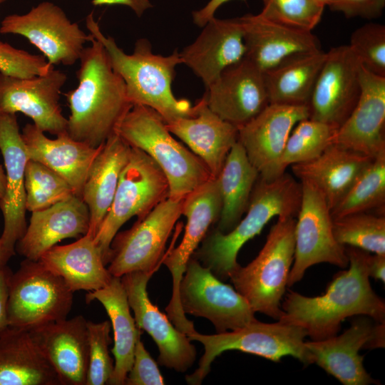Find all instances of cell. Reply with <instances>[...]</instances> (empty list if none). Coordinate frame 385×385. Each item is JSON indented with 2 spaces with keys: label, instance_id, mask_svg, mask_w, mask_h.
<instances>
[{
  "label": "cell",
  "instance_id": "1",
  "mask_svg": "<svg viewBox=\"0 0 385 385\" xmlns=\"http://www.w3.org/2000/svg\"><path fill=\"white\" fill-rule=\"evenodd\" d=\"M346 248L349 267L338 272L326 292L306 297L289 292L282 303L278 321L303 329L312 340L337 335L347 317L367 316L385 322V303L371 287L368 270L370 253L356 247Z\"/></svg>",
  "mask_w": 385,
  "mask_h": 385
},
{
  "label": "cell",
  "instance_id": "2",
  "mask_svg": "<svg viewBox=\"0 0 385 385\" xmlns=\"http://www.w3.org/2000/svg\"><path fill=\"white\" fill-rule=\"evenodd\" d=\"M79 61L78 86L63 94L70 109L67 133L76 141L98 148L115 133L133 105L100 41L93 38Z\"/></svg>",
  "mask_w": 385,
  "mask_h": 385
},
{
  "label": "cell",
  "instance_id": "3",
  "mask_svg": "<svg viewBox=\"0 0 385 385\" xmlns=\"http://www.w3.org/2000/svg\"><path fill=\"white\" fill-rule=\"evenodd\" d=\"M86 28L107 52L114 71L122 78L131 104L148 106L158 112L166 123L189 117L194 106L187 99L177 98L172 91L175 68L183 63L175 50L168 56L153 53L147 39H138L131 54L125 53L111 36H106L91 12L86 19Z\"/></svg>",
  "mask_w": 385,
  "mask_h": 385
},
{
  "label": "cell",
  "instance_id": "4",
  "mask_svg": "<svg viewBox=\"0 0 385 385\" xmlns=\"http://www.w3.org/2000/svg\"><path fill=\"white\" fill-rule=\"evenodd\" d=\"M301 198V183L289 173L271 180L259 178L244 218L227 233L215 228L208 231L192 257L210 269L218 279H230L240 267L237 257L241 247L259 235L274 217H296Z\"/></svg>",
  "mask_w": 385,
  "mask_h": 385
},
{
  "label": "cell",
  "instance_id": "5",
  "mask_svg": "<svg viewBox=\"0 0 385 385\" xmlns=\"http://www.w3.org/2000/svg\"><path fill=\"white\" fill-rule=\"evenodd\" d=\"M115 133L158 165L168 180L170 198L183 199L213 178L203 161L177 141L162 116L148 106L133 105Z\"/></svg>",
  "mask_w": 385,
  "mask_h": 385
},
{
  "label": "cell",
  "instance_id": "6",
  "mask_svg": "<svg viewBox=\"0 0 385 385\" xmlns=\"http://www.w3.org/2000/svg\"><path fill=\"white\" fill-rule=\"evenodd\" d=\"M296 217L278 218L258 255L233 272L230 279L255 312L278 320L294 261Z\"/></svg>",
  "mask_w": 385,
  "mask_h": 385
},
{
  "label": "cell",
  "instance_id": "7",
  "mask_svg": "<svg viewBox=\"0 0 385 385\" xmlns=\"http://www.w3.org/2000/svg\"><path fill=\"white\" fill-rule=\"evenodd\" d=\"M307 336L303 329L279 321L264 323L255 320L233 331L210 335L195 331L188 337L191 341L201 343L204 353L198 367L186 376V381L192 385L201 384L214 359L228 350L241 351L272 361H279L283 356H291L305 365L311 364L312 357L304 341Z\"/></svg>",
  "mask_w": 385,
  "mask_h": 385
},
{
  "label": "cell",
  "instance_id": "8",
  "mask_svg": "<svg viewBox=\"0 0 385 385\" xmlns=\"http://www.w3.org/2000/svg\"><path fill=\"white\" fill-rule=\"evenodd\" d=\"M8 325L29 330L67 318L73 292L39 261L25 258L7 279Z\"/></svg>",
  "mask_w": 385,
  "mask_h": 385
},
{
  "label": "cell",
  "instance_id": "9",
  "mask_svg": "<svg viewBox=\"0 0 385 385\" xmlns=\"http://www.w3.org/2000/svg\"><path fill=\"white\" fill-rule=\"evenodd\" d=\"M168 196V180L158 165L144 151L131 147L111 206L93 238L106 265L121 226L133 216L143 218Z\"/></svg>",
  "mask_w": 385,
  "mask_h": 385
},
{
  "label": "cell",
  "instance_id": "10",
  "mask_svg": "<svg viewBox=\"0 0 385 385\" xmlns=\"http://www.w3.org/2000/svg\"><path fill=\"white\" fill-rule=\"evenodd\" d=\"M183 199L168 197L145 217L137 219L130 229L117 232L111 244L107 268L112 276L121 277L129 272L158 270L168 240L182 215Z\"/></svg>",
  "mask_w": 385,
  "mask_h": 385
},
{
  "label": "cell",
  "instance_id": "11",
  "mask_svg": "<svg viewBox=\"0 0 385 385\" xmlns=\"http://www.w3.org/2000/svg\"><path fill=\"white\" fill-rule=\"evenodd\" d=\"M300 183L302 198L295 222L294 255L288 287L300 281L312 265L325 262L345 268L349 265L346 247L334 237L331 210L324 197L312 183Z\"/></svg>",
  "mask_w": 385,
  "mask_h": 385
},
{
  "label": "cell",
  "instance_id": "12",
  "mask_svg": "<svg viewBox=\"0 0 385 385\" xmlns=\"http://www.w3.org/2000/svg\"><path fill=\"white\" fill-rule=\"evenodd\" d=\"M222 209V198L217 178H211L188 194L183 199L182 215L187 219L185 232L180 245L164 256L162 262L173 278L171 299L165 308L167 316L180 332L188 334L194 330V324L183 311L179 287L186 265L201 243L210 227L217 222Z\"/></svg>",
  "mask_w": 385,
  "mask_h": 385
},
{
  "label": "cell",
  "instance_id": "13",
  "mask_svg": "<svg viewBox=\"0 0 385 385\" xmlns=\"http://www.w3.org/2000/svg\"><path fill=\"white\" fill-rule=\"evenodd\" d=\"M179 298L185 314L208 319L217 333L233 331L257 320L247 300L194 257L186 265Z\"/></svg>",
  "mask_w": 385,
  "mask_h": 385
},
{
  "label": "cell",
  "instance_id": "14",
  "mask_svg": "<svg viewBox=\"0 0 385 385\" xmlns=\"http://www.w3.org/2000/svg\"><path fill=\"white\" fill-rule=\"evenodd\" d=\"M0 34H17L35 46L53 66H73L93 36L72 22L61 7L43 1L24 14H11L1 22Z\"/></svg>",
  "mask_w": 385,
  "mask_h": 385
},
{
  "label": "cell",
  "instance_id": "15",
  "mask_svg": "<svg viewBox=\"0 0 385 385\" xmlns=\"http://www.w3.org/2000/svg\"><path fill=\"white\" fill-rule=\"evenodd\" d=\"M384 322L360 315L342 334L305 342L314 363L344 385L377 384L365 369L362 349L384 348Z\"/></svg>",
  "mask_w": 385,
  "mask_h": 385
},
{
  "label": "cell",
  "instance_id": "16",
  "mask_svg": "<svg viewBox=\"0 0 385 385\" xmlns=\"http://www.w3.org/2000/svg\"><path fill=\"white\" fill-rule=\"evenodd\" d=\"M154 272H133L120 277L134 319L155 342L160 365L185 372L194 364L196 349L188 335L179 331L168 317L149 299L147 284Z\"/></svg>",
  "mask_w": 385,
  "mask_h": 385
},
{
  "label": "cell",
  "instance_id": "17",
  "mask_svg": "<svg viewBox=\"0 0 385 385\" xmlns=\"http://www.w3.org/2000/svg\"><path fill=\"white\" fill-rule=\"evenodd\" d=\"M309 117L307 104L269 103L238 128V141L260 178L271 180L282 175L279 163L287 139L294 125Z\"/></svg>",
  "mask_w": 385,
  "mask_h": 385
},
{
  "label": "cell",
  "instance_id": "18",
  "mask_svg": "<svg viewBox=\"0 0 385 385\" xmlns=\"http://www.w3.org/2000/svg\"><path fill=\"white\" fill-rule=\"evenodd\" d=\"M67 75L54 68L31 78L0 73V114L21 113L43 132L58 135L67 132L68 120L59 103Z\"/></svg>",
  "mask_w": 385,
  "mask_h": 385
},
{
  "label": "cell",
  "instance_id": "19",
  "mask_svg": "<svg viewBox=\"0 0 385 385\" xmlns=\"http://www.w3.org/2000/svg\"><path fill=\"white\" fill-rule=\"evenodd\" d=\"M360 66L349 45L327 52L308 103L309 118L338 128L344 123L360 96Z\"/></svg>",
  "mask_w": 385,
  "mask_h": 385
},
{
  "label": "cell",
  "instance_id": "20",
  "mask_svg": "<svg viewBox=\"0 0 385 385\" xmlns=\"http://www.w3.org/2000/svg\"><path fill=\"white\" fill-rule=\"evenodd\" d=\"M206 88L210 109L237 128L270 103L264 72L246 57L225 68Z\"/></svg>",
  "mask_w": 385,
  "mask_h": 385
},
{
  "label": "cell",
  "instance_id": "21",
  "mask_svg": "<svg viewBox=\"0 0 385 385\" xmlns=\"http://www.w3.org/2000/svg\"><path fill=\"white\" fill-rule=\"evenodd\" d=\"M0 151L6 178L5 194L0 199V209L4 217L0 240L11 257L15 255L17 242L27 227L25 171L29 160L15 113L0 114Z\"/></svg>",
  "mask_w": 385,
  "mask_h": 385
},
{
  "label": "cell",
  "instance_id": "22",
  "mask_svg": "<svg viewBox=\"0 0 385 385\" xmlns=\"http://www.w3.org/2000/svg\"><path fill=\"white\" fill-rule=\"evenodd\" d=\"M359 82V100L337 129L334 143L374 158L385 152V77L361 64Z\"/></svg>",
  "mask_w": 385,
  "mask_h": 385
},
{
  "label": "cell",
  "instance_id": "23",
  "mask_svg": "<svg viewBox=\"0 0 385 385\" xmlns=\"http://www.w3.org/2000/svg\"><path fill=\"white\" fill-rule=\"evenodd\" d=\"M61 385H86L89 363L87 320L78 315L29 330Z\"/></svg>",
  "mask_w": 385,
  "mask_h": 385
},
{
  "label": "cell",
  "instance_id": "24",
  "mask_svg": "<svg viewBox=\"0 0 385 385\" xmlns=\"http://www.w3.org/2000/svg\"><path fill=\"white\" fill-rule=\"evenodd\" d=\"M246 48L239 18L215 16L203 26L197 38L180 56L207 88L230 66L245 57Z\"/></svg>",
  "mask_w": 385,
  "mask_h": 385
},
{
  "label": "cell",
  "instance_id": "25",
  "mask_svg": "<svg viewBox=\"0 0 385 385\" xmlns=\"http://www.w3.org/2000/svg\"><path fill=\"white\" fill-rule=\"evenodd\" d=\"M90 214L81 197L71 195L53 205L31 212L29 225L16 250L25 258L38 261L43 254L67 238L88 233Z\"/></svg>",
  "mask_w": 385,
  "mask_h": 385
},
{
  "label": "cell",
  "instance_id": "26",
  "mask_svg": "<svg viewBox=\"0 0 385 385\" xmlns=\"http://www.w3.org/2000/svg\"><path fill=\"white\" fill-rule=\"evenodd\" d=\"M239 19L245 57L263 72L293 56L322 50L319 39L312 31L278 24L260 14H246Z\"/></svg>",
  "mask_w": 385,
  "mask_h": 385
},
{
  "label": "cell",
  "instance_id": "27",
  "mask_svg": "<svg viewBox=\"0 0 385 385\" xmlns=\"http://www.w3.org/2000/svg\"><path fill=\"white\" fill-rule=\"evenodd\" d=\"M165 124L172 134L203 161L213 178L218 176L228 153L238 140L237 127L212 111L205 96L194 105L192 115Z\"/></svg>",
  "mask_w": 385,
  "mask_h": 385
},
{
  "label": "cell",
  "instance_id": "28",
  "mask_svg": "<svg viewBox=\"0 0 385 385\" xmlns=\"http://www.w3.org/2000/svg\"><path fill=\"white\" fill-rule=\"evenodd\" d=\"M21 137L29 160L56 172L70 185L73 194L81 197L90 168L103 145L91 147L73 140L67 132L51 139L34 123L23 128Z\"/></svg>",
  "mask_w": 385,
  "mask_h": 385
},
{
  "label": "cell",
  "instance_id": "29",
  "mask_svg": "<svg viewBox=\"0 0 385 385\" xmlns=\"http://www.w3.org/2000/svg\"><path fill=\"white\" fill-rule=\"evenodd\" d=\"M372 159L332 143L316 158L291 167L299 180H307L319 190L332 210Z\"/></svg>",
  "mask_w": 385,
  "mask_h": 385
},
{
  "label": "cell",
  "instance_id": "30",
  "mask_svg": "<svg viewBox=\"0 0 385 385\" xmlns=\"http://www.w3.org/2000/svg\"><path fill=\"white\" fill-rule=\"evenodd\" d=\"M93 236L87 233L73 243L54 245L38 261L61 277L73 292L96 291L106 286L112 275L106 268Z\"/></svg>",
  "mask_w": 385,
  "mask_h": 385
},
{
  "label": "cell",
  "instance_id": "31",
  "mask_svg": "<svg viewBox=\"0 0 385 385\" xmlns=\"http://www.w3.org/2000/svg\"><path fill=\"white\" fill-rule=\"evenodd\" d=\"M0 385H61L29 330L7 326L0 331Z\"/></svg>",
  "mask_w": 385,
  "mask_h": 385
},
{
  "label": "cell",
  "instance_id": "32",
  "mask_svg": "<svg viewBox=\"0 0 385 385\" xmlns=\"http://www.w3.org/2000/svg\"><path fill=\"white\" fill-rule=\"evenodd\" d=\"M131 147L115 133L103 144L85 181L81 198L90 214L88 233L95 237L108 213Z\"/></svg>",
  "mask_w": 385,
  "mask_h": 385
},
{
  "label": "cell",
  "instance_id": "33",
  "mask_svg": "<svg viewBox=\"0 0 385 385\" xmlns=\"http://www.w3.org/2000/svg\"><path fill=\"white\" fill-rule=\"evenodd\" d=\"M98 301L108 315L113 331L114 346L111 351L115 358L113 374L107 384L124 385L130 371L136 342L141 331L130 314L127 295L120 277L113 276L101 289L88 292L86 302Z\"/></svg>",
  "mask_w": 385,
  "mask_h": 385
},
{
  "label": "cell",
  "instance_id": "34",
  "mask_svg": "<svg viewBox=\"0 0 385 385\" xmlns=\"http://www.w3.org/2000/svg\"><path fill=\"white\" fill-rule=\"evenodd\" d=\"M260 178L241 143L237 140L228 153L217 177L222 209L215 227L222 233L232 230L249 206L254 187Z\"/></svg>",
  "mask_w": 385,
  "mask_h": 385
},
{
  "label": "cell",
  "instance_id": "35",
  "mask_svg": "<svg viewBox=\"0 0 385 385\" xmlns=\"http://www.w3.org/2000/svg\"><path fill=\"white\" fill-rule=\"evenodd\" d=\"M326 57L322 50L300 53L264 71L270 103L308 105Z\"/></svg>",
  "mask_w": 385,
  "mask_h": 385
},
{
  "label": "cell",
  "instance_id": "36",
  "mask_svg": "<svg viewBox=\"0 0 385 385\" xmlns=\"http://www.w3.org/2000/svg\"><path fill=\"white\" fill-rule=\"evenodd\" d=\"M385 204V152L374 158L341 201L331 210L332 219Z\"/></svg>",
  "mask_w": 385,
  "mask_h": 385
},
{
  "label": "cell",
  "instance_id": "37",
  "mask_svg": "<svg viewBox=\"0 0 385 385\" xmlns=\"http://www.w3.org/2000/svg\"><path fill=\"white\" fill-rule=\"evenodd\" d=\"M338 128L311 118L299 121L293 128L280 158V173H285L289 165L307 162L318 157L334 143Z\"/></svg>",
  "mask_w": 385,
  "mask_h": 385
},
{
  "label": "cell",
  "instance_id": "38",
  "mask_svg": "<svg viewBox=\"0 0 385 385\" xmlns=\"http://www.w3.org/2000/svg\"><path fill=\"white\" fill-rule=\"evenodd\" d=\"M333 232L342 245L385 255V217L367 212L333 219Z\"/></svg>",
  "mask_w": 385,
  "mask_h": 385
},
{
  "label": "cell",
  "instance_id": "39",
  "mask_svg": "<svg viewBox=\"0 0 385 385\" xmlns=\"http://www.w3.org/2000/svg\"><path fill=\"white\" fill-rule=\"evenodd\" d=\"M324 8L316 0H263L259 14L278 24L312 31L320 21Z\"/></svg>",
  "mask_w": 385,
  "mask_h": 385
},
{
  "label": "cell",
  "instance_id": "40",
  "mask_svg": "<svg viewBox=\"0 0 385 385\" xmlns=\"http://www.w3.org/2000/svg\"><path fill=\"white\" fill-rule=\"evenodd\" d=\"M89 345V363L86 385L107 384L113 371L114 364L109 354L111 323L87 321Z\"/></svg>",
  "mask_w": 385,
  "mask_h": 385
},
{
  "label": "cell",
  "instance_id": "41",
  "mask_svg": "<svg viewBox=\"0 0 385 385\" xmlns=\"http://www.w3.org/2000/svg\"><path fill=\"white\" fill-rule=\"evenodd\" d=\"M351 49L361 64L372 73L385 77V26L369 23L356 29L350 38Z\"/></svg>",
  "mask_w": 385,
  "mask_h": 385
},
{
  "label": "cell",
  "instance_id": "42",
  "mask_svg": "<svg viewBox=\"0 0 385 385\" xmlns=\"http://www.w3.org/2000/svg\"><path fill=\"white\" fill-rule=\"evenodd\" d=\"M53 68L43 55L30 53L0 41V73L31 78L45 75Z\"/></svg>",
  "mask_w": 385,
  "mask_h": 385
},
{
  "label": "cell",
  "instance_id": "43",
  "mask_svg": "<svg viewBox=\"0 0 385 385\" xmlns=\"http://www.w3.org/2000/svg\"><path fill=\"white\" fill-rule=\"evenodd\" d=\"M34 188L53 195L59 200L74 195L70 185L43 164L29 160L25 171V188Z\"/></svg>",
  "mask_w": 385,
  "mask_h": 385
},
{
  "label": "cell",
  "instance_id": "44",
  "mask_svg": "<svg viewBox=\"0 0 385 385\" xmlns=\"http://www.w3.org/2000/svg\"><path fill=\"white\" fill-rule=\"evenodd\" d=\"M125 385H163L164 379L157 363L138 339L134 350L131 369L125 381Z\"/></svg>",
  "mask_w": 385,
  "mask_h": 385
},
{
  "label": "cell",
  "instance_id": "45",
  "mask_svg": "<svg viewBox=\"0 0 385 385\" xmlns=\"http://www.w3.org/2000/svg\"><path fill=\"white\" fill-rule=\"evenodd\" d=\"M329 6L332 11L342 12L346 18L374 19L382 14L385 0H334Z\"/></svg>",
  "mask_w": 385,
  "mask_h": 385
},
{
  "label": "cell",
  "instance_id": "46",
  "mask_svg": "<svg viewBox=\"0 0 385 385\" xmlns=\"http://www.w3.org/2000/svg\"><path fill=\"white\" fill-rule=\"evenodd\" d=\"M94 6L123 5L131 9L138 16L153 6L149 0H92Z\"/></svg>",
  "mask_w": 385,
  "mask_h": 385
},
{
  "label": "cell",
  "instance_id": "47",
  "mask_svg": "<svg viewBox=\"0 0 385 385\" xmlns=\"http://www.w3.org/2000/svg\"><path fill=\"white\" fill-rule=\"evenodd\" d=\"M11 269L6 266L0 271V331L8 325L6 302L8 297L7 279Z\"/></svg>",
  "mask_w": 385,
  "mask_h": 385
},
{
  "label": "cell",
  "instance_id": "48",
  "mask_svg": "<svg viewBox=\"0 0 385 385\" xmlns=\"http://www.w3.org/2000/svg\"><path fill=\"white\" fill-rule=\"evenodd\" d=\"M230 0H210L203 8L192 13L193 22L199 27L204 25L212 18L217 9ZM246 1V0H241Z\"/></svg>",
  "mask_w": 385,
  "mask_h": 385
},
{
  "label": "cell",
  "instance_id": "49",
  "mask_svg": "<svg viewBox=\"0 0 385 385\" xmlns=\"http://www.w3.org/2000/svg\"><path fill=\"white\" fill-rule=\"evenodd\" d=\"M369 277L385 282V255H369L368 260Z\"/></svg>",
  "mask_w": 385,
  "mask_h": 385
},
{
  "label": "cell",
  "instance_id": "50",
  "mask_svg": "<svg viewBox=\"0 0 385 385\" xmlns=\"http://www.w3.org/2000/svg\"><path fill=\"white\" fill-rule=\"evenodd\" d=\"M6 187V178L5 170L1 165H0V199L5 194Z\"/></svg>",
  "mask_w": 385,
  "mask_h": 385
},
{
  "label": "cell",
  "instance_id": "51",
  "mask_svg": "<svg viewBox=\"0 0 385 385\" xmlns=\"http://www.w3.org/2000/svg\"><path fill=\"white\" fill-rule=\"evenodd\" d=\"M11 259V257L6 253L4 249L0 240V271L6 266L7 262Z\"/></svg>",
  "mask_w": 385,
  "mask_h": 385
},
{
  "label": "cell",
  "instance_id": "52",
  "mask_svg": "<svg viewBox=\"0 0 385 385\" xmlns=\"http://www.w3.org/2000/svg\"><path fill=\"white\" fill-rule=\"evenodd\" d=\"M318 3H319L323 6H329L334 0H316Z\"/></svg>",
  "mask_w": 385,
  "mask_h": 385
},
{
  "label": "cell",
  "instance_id": "53",
  "mask_svg": "<svg viewBox=\"0 0 385 385\" xmlns=\"http://www.w3.org/2000/svg\"><path fill=\"white\" fill-rule=\"evenodd\" d=\"M7 0H0V8H1V6L4 3L6 2Z\"/></svg>",
  "mask_w": 385,
  "mask_h": 385
}]
</instances>
